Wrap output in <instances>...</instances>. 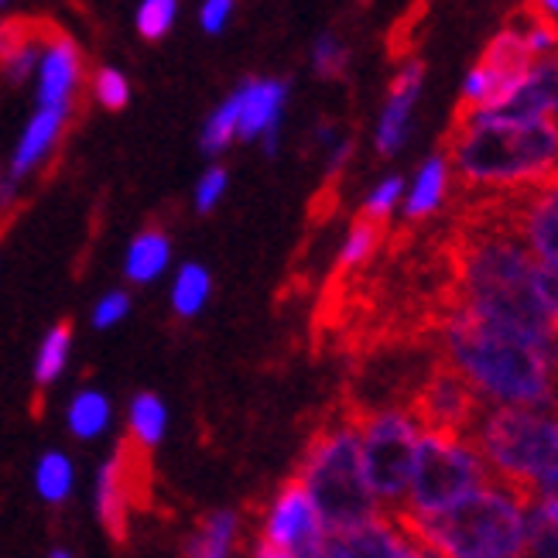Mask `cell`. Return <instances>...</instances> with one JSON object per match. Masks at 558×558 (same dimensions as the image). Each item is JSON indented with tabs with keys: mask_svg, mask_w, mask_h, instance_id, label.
<instances>
[{
	"mask_svg": "<svg viewBox=\"0 0 558 558\" xmlns=\"http://www.w3.org/2000/svg\"><path fill=\"white\" fill-rule=\"evenodd\" d=\"M439 360L487 408H558L551 350L500 323L449 305L439 319Z\"/></svg>",
	"mask_w": 558,
	"mask_h": 558,
	"instance_id": "7a4b0ae2",
	"label": "cell"
},
{
	"mask_svg": "<svg viewBox=\"0 0 558 558\" xmlns=\"http://www.w3.org/2000/svg\"><path fill=\"white\" fill-rule=\"evenodd\" d=\"M500 113H521V117H548L558 120V48L548 56H538L527 69L514 100Z\"/></svg>",
	"mask_w": 558,
	"mask_h": 558,
	"instance_id": "d6986e66",
	"label": "cell"
},
{
	"mask_svg": "<svg viewBox=\"0 0 558 558\" xmlns=\"http://www.w3.org/2000/svg\"><path fill=\"white\" fill-rule=\"evenodd\" d=\"M213 295V275L203 268V264L189 260L172 275V288H168V302H172V312L179 319H196V315L206 308Z\"/></svg>",
	"mask_w": 558,
	"mask_h": 558,
	"instance_id": "603a6c76",
	"label": "cell"
},
{
	"mask_svg": "<svg viewBox=\"0 0 558 558\" xmlns=\"http://www.w3.org/2000/svg\"><path fill=\"white\" fill-rule=\"evenodd\" d=\"M538 4H542L548 14H558V0H538Z\"/></svg>",
	"mask_w": 558,
	"mask_h": 558,
	"instance_id": "7dc6e473",
	"label": "cell"
},
{
	"mask_svg": "<svg viewBox=\"0 0 558 558\" xmlns=\"http://www.w3.org/2000/svg\"><path fill=\"white\" fill-rule=\"evenodd\" d=\"M295 480L312 497L326 531L350 527L384 514L360 463V435H356V411L323 422L312 432L302 449V463Z\"/></svg>",
	"mask_w": 558,
	"mask_h": 558,
	"instance_id": "5b68a950",
	"label": "cell"
},
{
	"mask_svg": "<svg viewBox=\"0 0 558 558\" xmlns=\"http://www.w3.org/2000/svg\"><path fill=\"white\" fill-rule=\"evenodd\" d=\"M470 439L490 480L527 497L558 466V408H483Z\"/></svg>",
	"mask_w": 558,
	"mask_h": 558,
	"instance_id": "8992f818",
	"label": "cell"
},
{
	"mask_svg": "<svg viewBox=\"0 0 558 558\" xmlns=\"http://www.w3.org/2000/svg\"><path fill=\"white\" fill-rule=\"evenodd\" d=\"M538 288H542V302H545V312H548V323H551L555 339H558V275L542 271L538 275Z\"/></svg>",
	"mask_w": 558,
	"mask_h": 558,
	"instance_id": "f35d334b",
	"label": "cell"
},
{
	"mask_svg": "<svg viewBox=\"0 0 558 558\" xmlns=\"http://www.w3.org/2000/svg\"><path fill=\"white\" fill-rule=\"evenodd\" d=\"M168 435V404L151 395L141 391L128 404V446L141 456H151Z\"/></svg>",
	"mask_w": 558,
	"mask_h": 558,
	"instance_id": "44dd1931",
	"label": "cell"
},
{
	"mask_svg": "<svg viewBox=\"0 0 558 558\" xmlns=\"http://www.w3.org/2000/svg\"><path fill=\"white\" fill-rule=\"evenodd\" d=\"M452 189V168L446 161V155H432L422 161V168L411 179V185H404V199H401V213L408 223H425L439 213L449 199Z\"/></svg>",
	"mask_w": 558,
	"mask_h": 558,
	"instance_id": "ac0fdd59",
	"label": "cell"
},
{
	"mask_svg": "<svg viewBox=\"0 0 558 558\" xmlns=\"http://www.w3.org/2000/svg\"><path fill=\"white\" fill-rule=\"evenodd\" d=\"M452 179L507 199L558 179V120L521 113H456L446 141Z\"/></svg>",
	"mask_w": 558,
	"mask_h": 558,
	"instance_id": "3957f363",
	"label": "cell"
},
{
	"mask_svg": "<svg viewBox=\"0 0 558 558\" xmlns=\"http://www.w3.org/2000/svg\"><path fill=\"white\" fill-rule=\"evenodd\" d=\"M69 356H72V326L69 323H59L45 332V339L38 343V353H35V384L41 387H52L65 367H69Z\"/></svg>",
	"mask_w": 558,
	"mask_h": 558,
	"instance_id": "484cf974",
	"label": "cell"
},
{
	"mask_svg": "<svg viewBox=\"0 0 558 558\" xmlns=\"http://www.w3.org/2000/svg\"><path fill=\"white\" fill-rule=\"evenodd\" d=\"M356 435L367 487L380 511L395 518L411 483L422 425L408 411V404H377L356 411Z\"/></svg>",
	"mask_w": 558,
	"mask_h": 558,
	"instance_id": "ba28073f",
	"label": "cell"
},
{
	"mask_svg": "<svg viewBox=\"0 0 558 558\" xmlns=\"http://www.w3.org/2000/svg\"><path fill=\"white\" fill-rule=\"evenodd\" d=\"M404 527L391 514H377L350 527L326 531V542L315 558H395Z\"/></svg>",
	"mask_w": 558,
	"mask_h": 558,
	"instance_id": "9a60e30c",
	"label": "cell"
},
{
	"mask_svg": "<svg viewBox=\"0 0 558 558\" xmlns=\"http://www.w3.org/2000/svg\"><path fill=\"white\" fill-rule=\"evenodd\" d=\"M527 500H558V466L551 473H545L535 487H531Z\"/></svg>",
	"mask_w": 558,
	"mask_h": 558,
	"instance_id": "b9f144b4",
	"label": "cell"
},
{
	"mask_svg": "<svg viewBox=\"0 0 558 558\" xmlns=\"http://www.w3.org/2000/svg\"><path fill=\"white\" fill-rule=\"evenodd\" d=\"M551 367H555V395H558V343L551 350Z\"/></svg>",
	"mask_w": 558,
	"mask_h": 558,
	"instance_id": "bcb514c9",
	"label": "cell"
},
{
	"mask_svg": "<svg viewBox=\"0 0 558 558\" xmlns=\"http://www.w3.org/2000/svg\"><path fill=\"white\" fill-rule=\"evenodd\" d=\"M240 93V120L236 141H264V151H278L281 117L288 104V83L281 80H254L236 89Z\"/></svg>",
	"mask_w": 558,
	"mask_h": 558,
	"instance_id": "4fadbf2b",
	"label": "cell"
},
{
	"mask_svg": "<svg viewBox=\"0 0 558 558\" xmlns=\"http://www.w3.org/2000/svg\"><path fill=\"white\" fill-rule=\"evenodd\" d=\"M401 199H404V179L401 175H387L367 192V199H363V209H360V220L387 227V220H391V216L401 209Z\"/></svg>",
	"mask_w": 558,
	"mask_h": 558,
	"instance_id": "f546056e",
	"label": "cell"
},
{
	"mask_svg": "<svg viewBox=\"0 0 558 558\" xmlns=\"http://www.w3.org/2000/svg\"><path fill=\"white\" fill-rule=\"evenodd\" d=\"M350 155H353V141H332V144H329V165H326L329 179H336L339 172H343L347 161H350Z\"/></svg>",
	"mask_w": 558,
	"mask_h": 558,
	"instance_id": "ab89813d",
	"label": "cell"
},
{
	"mask_svg": "<svg viewBox=\"0 0 558 558\" xmlns=\"http://www.w3.org/2000/svg\"><path fill=\"white\" fill-rule=\"evenodd\" d=\"M404 404L422 425V432H446V435H470L480 411L487 408L473 395V387L456 371H449L442 360L422 374V380L415 384V391H411Z\"/></svg>",
	"mask_w": 558,
	"mask_h": 558,
	"instance_id": "9c48e42d",
	"label": "cell"
},
{
	"mask_svg": "<svg viewBox=\"0 0 558 558\" xmlns=\"http://www.w3.org/2000/svg\"><path fill=\"white\" fill-rule=\"evenodd\" d=\"M144 459L148 456L134 452L128 442H120L117 452L100 466V476H96V490H93L96 518H100V524L117 542L128 538L131 511L137 504V476L148 473L144 470Z\"/></svg>",
	"mask_w": 558,
	"mask_h": 558,
	"instance_id": "7c38bea8",
	"label": "cell"
},
{
	"mask_svg": "<svg viewBox=\"0 0 558 558\" xmlns=\"http://www.w3.org/2000/svg\"><path fill=\"white\" fill-rule=\"evenodd\" d=\"M227 185H230V175H227V168L220 165H213L203 172V179L196 182V192H192V199H196V213H213L216 206L223 203L227 196Z\"/></svg>",
	"mask_w": 558,
	"mask_h": 558,
	"instance_id": "e575fe53",
	"label": "cell"
},
{
	"mask_svg": "<svg viewBox=\"0 0 558 558\" xmlns=\"http://www.w3.org/2000/svg\"><path fill=\"white\" fill-rule=\"evenodd\" d=\"M531 504V558H558V500Z\"/></svg>",
	"mask_w": 558,
	"mask_h": 558,
	"instance_id": "f1b7e54d",
	"label": "cell"
},
{
	"mask_svg": "<svg viewBox=\"0 0 558 558\" xmlns=\"http://www.w3.org/2000/svg\"><path fill=\"white\" fill-rule=\"evenodd\" d=\"M32 38L28 32V21H8V24H0V59H8L17 45H24Z\"/></svg>",
	"mask_w": 558,
	"mask_h": 558,
	"instance_id": "74e56055",
	"label": "cell"
},
{
	"mask_svg": "<svg viewBox=\"0 0 558 558\" xmlns=\"http://www.w3.org/2000/svg\"><path fill=\"white\" fill-rule=\"evenodd\" d=\"M380 240H384V227H377L371 220H356L347 230L343 244H339V254H336L339 271H360V268H367V264L380 251Z\"/></svg>",
	"mask_w": 558,
	"mask_h": 558,
	"instance_id": "4316f807",
	"label": "cell"
},
{
	"mask_svg": "<svg viewBox=\"0 0 558 558\" xmlns=\"http://www.w3.org/2000/svg\"><path fill=\"white\" fill-rule=\"evenodd\" d=\"M35 494L45 500V504H65L72 497V490H76V466H72V459L59 449H48L38 456V463H35Z\"/></svg>",
	"mask_w": 558,
	"mask_h": 558,
	"instance_id": "cb8c5ba5",
	"label": "cell"
},
{
	"mask_svg": "<svg viewBox=\"0 0 558 558\" xmlns=\"http://www.w3.org/2000/svg\"><path fill=\"white\" fill-rule=\"evenodd\" d=\"M247 558H295L291 551H284V548H275V545H268V542H254L251 545V551H247Z\"/></svg>",
	"mask_w": 558,
	"mask_h": 558,
	"instance_id": "ee69618b",
	"label": "cell"
},
{
	"mask_svg": "<svg viewBox=\"0 0 558 558\" xmlns=\"http://www.w3.org/2000/svg\"><path fill=\"white\" fill-rule=\"evenodd\" d=\"M72 110H62V107H38L32 113V120L24 124L14 151H11V161H8V179L21 189V182L35 175L38 168L52 158V151L59 148V141L65 134V124H69Z\"/></svg>",
	"mask_w": 558,
	"mask_h": 558,
	"instance_id": "5bb4252c",
	"label": "cell"
},
{
	"mask_svg": "<svg viewBox=\"0 0 558 558\" xmlns=\"http://www.w3.org/2000/svg\"><path fill=\"white\" fill-rule=\"evenodd\" d=\"M230 11H233V0H206V4H203V14H199L203 32L220 35V32H223V24L230 21Z\"/></svg>",
	"mask_w": 558,
	"mask_h": 558,
	"instance_id": "8d00e7d4",
	"label": "cell"
},
{
	"mask_svg": "<svg viewBox=\"0 0 558 558\" xmlns=\"http://www.w3.org/2000/svg\"><path fill=\"white\" fill-rule=\"evenodd\" d=\"M38 59H41V41L38 38H28L24 45H17L8 59H0V69H4V76L11 83H24L38 69Z\"/></svg>",
	"mask_w": 558,
	"mask_h": 558,
	"instance_id": "d590c367",
	"label": "cell"
},
{
	"mask_svg": "<svg viewBox=\"0 0 558 558\" xmlns=\"http://www.w3.org/2000/svg\"><path fill=\"white\" fill-rule=\"evenodd\" d=\"M240 538V514L236 511H213L196 538L189 542V558H233Z\"/></svg>",
	"mask_w": 558,
	"mask_h": 558,
	"instance_id": "d4e9b609",
	"label": "cell"
},
{
	"mask_svg": "<svg viewBox=\"0 0 558 558\" xmlns=\"http://www.w3.org/2000/svg\"><path fill=\"white\" fill-rule=\"evenodd\" d=\"M175 14H179V0H141V8H137L141 38H148V41L165 38L168 32H172Z\"/></svg>",
	"mask_w": 558,
	"mask_h": 558,
	"instance_id": "4dcf8cb0",
	"label": "cell"
},
{
	"mask_svg": "<svg viewBox=\"0 0 558 558\" xmlns=\"http://www.w3.org/2000/svg\"><path fill=\"white\" fill-rule=\"evenodd\" d=\"M113 422V401L96 391V387H80L65 404V428L72 439L80 442H96L110 432Z\"/></svg>",
	"mask_w": 558,
	"mask_h": 558,
	"instance_id": "7402d4cb",
	"label": "cell"
},
{
	"mask_svg": "<svg viewBox=\"0 0 558 558\" xmlns=\"http://www.w3.org/2000/svg\"><path fill=\"white\" fill-rule=\"evenodd\" d=\"M80 76H83L80 48L65 35H52L41 45V59H38V107L72 110Z\"/></svg>",
	"mask_w": 558,
	"mask_h": 558,
	"instance_id": "e0dca14e",
	"label": "cell"
},
{
	"mask_svg": "<svg viewBox=\"0 0 558 558\" xmlns=\"http://www.w3.org/2000/svg\"><path fill=\"white\" fill-rule=\"evenodd\" d=\"M490 473L470 435L422 432L404 504L395 518H432L487 487Z\"/></svg>",
	"mask_w": 558,
	"mask_h": 558,
	"instance_id": "52a82bcc",
	"label": "cell"
},
{
	"mask_svg": "<svg viewBox=\"0 0 558 558\" xmlns=\"http://www.w3.org/2000/svg\"><path fill=\"white\" fill-rule=\"evenodd\" d=\"M48 558H76V555H72L69 548H52V551H48Z\"/></svg>",
	"mask_w": 558,
	"mask_h": 558,
	"instance_id": "f6af8a7d",
	"label": "cell"
},
{
	"mask_svg": "<svg viewBox=\"0 0 558 558\" xmlns=\"http://www.w3.org/2000/svg\"><path fill=\"white\" fill-rule=\"evenodd\" d=\"M236 120H240V93H230L227 100L216 107L199 134V144L206 155H223L236 141Z\"/></svg>",
	"mask_w": 558,
	"mask_h": 558,
	"instance_id": "83f0119b",
	"label": "cell"
},
{
	"mask_svg": "<svg viewBox=\"0 0 558 558\" xmlns=\"http://www.w3.org/2000/svg\"><path fill=\"white\" fill-rule=\"evenodd\" d=\"M17 199H21V189L4 172H0V223H4L8 216H11V209L17 206Z\"/></svg>",
	"mask_w": 558,
	"mask_h": 558,
	"instance_id": "60d3db41",
	"label": "cell"
},
{
	"mask_svg": "<svg viewBox=\"0 0 558 558\" xmlns=\"http://www.w3.org/2000/svg\"><path fill=\"white\" fill-rule=\"evenodd\" d=\"M168 268H172V240H168L165 230L148 227L128 244L124 278L131 284H155L158 278H165Z\"/></svg>",
	"mask_w": 558,
	"mask_h": 558,
	"instance_id": "ffe728a7",
	"label": "cell"
},
{
	"mask_svg": "<svg viewBox=\"0 0 558 558\" xmlns=\"http://www.w3.org/2000/svg\"><path fill=\"white\" fill-rule=\"evenodd\" d=\"M0 4H4V0H0Z\"/></svg>",
	"mask_w": 558,
	"mask_h": 558,
	"instance_id": "c3c4849f",
	"label": "cell"
},
{
	"mask_svg": "<svg viewBox=\"0 0 558 558\" xmlns=\"http://www.w3.org/2000/svg\"><path fill=\"white\" fill-rule=\"evenodd\" d=\"M257 538L275 548H284L295 558H315L326 542V524L315 511L312 497L305 494L302 483L291 476L288 483L275 490V497L264 504Z\"/></svg>",
	"mask_w": 558,
	"mask_h": 558,
	"instance_id": "30bf717a",
	"label": "cell"
},
{
	"mask_svg": "<svg viewBox=\"0 0 558 558\" xmlns=\"http://www.w3.org/2000/svg\"><path fill=\"white\" fill-rule=\"evenodd\" d=\"M422 76H425L422 62H404V69L391 83V93H387V104L380 110L377 134H374V144L384 158H391L404 148L408 131H411V113H415L418 93H422Z\"/></svg>",
	"mask_w": 558,
	"mask_h": 558,
	"instance_id": "2e32d148",
	"label": "cell"
},
{
	"mask_svg": "<svg viewBox=\"0 0 558 558\" xmlns=\"http://www.w3.org/2000/svg\"><path fill=\"white\" fill-rule=\"evenodd\" d=\"M312 69L319 72L323 80H339L347 72V48L339 45V38L323 35L312 48Z\"/></svg>",
	"mask_w": 558,
	"mask_h": 558,
	"instance_id": "836d02e7",
	"label": "cell"
},
{
	"mask_svg": "<svg viewBox=\"0 0 558 558\" xmlns=\"http://www.w3.org/2000/svg\"><path fill=\"white\" fill-rule=\"evenodd\" d=\"M395 558H435L425 545H418L415 538L408 535L404 531V538H401V545H398V551H395Z\"/></svg>",
	"mask_w": 558,
	"mask_h": 558,
	"instance_id": "7bdbcfd3",
	"label": "cell"
},
{
	"mask_svg": "<svg viewBox=\"0 0 558 558\" xmlns=\"http://www.w3.org/2000/svg\"><path fill=\"white\" fill-rule=\"evenodd\" d=\"M93 96H96V104L107 107V110H124L131 100L128 76L120 69H100L93 80Z\"/></svg>",
	"mask_w": 558,
	"mask_h": 558,
	"instance_id": "1f68e13d",
	"label": "cell"
},
{
	"mask_svg": "<svg viewBox=\"0 0 558 558\" xmlns=\"http://www.w3.org/2000/svg\"><path fill=\"white\" fill-rule=\"evenodd\" d=\"M500 206L538 268L558 275V179L507 196Z\"/></svg>",
	"mask_w": 558,
	"mask_h": 558,
	"instance_id": "8fae6325",
	"label": "cell"
},
{
	"mask_svg": "<svg viewBox=\"0 0 558 558\" xmlns=\"http://www.w3.org/2000/svg\"><path fill=\"white\" fill-rule=\"evenodd\" d=\"M128 315H131V295H128L124 288H113V291H107V295H100V302L93 305L89 323H93V329L107 332V329L124 323Z\"/></svg>",
	"mask_w": 558,
	"mask_h": 558,
	"instance_id": "d6a6232c",
	"label": "cell"
},
{
	"mask_svg": "<svg viewBox=\"0 0 558 558\" xmlns=\"http://www.w3.org/2000/svg\"><path fill=\"white\" fill-rule=\"evenodd\" d=\"M538 275L542 268L504 216L500 199H483L476 220L452 244V305L555 347Z\"/></svg>",
	"mask_w": 558,
	"mask_h": 558,
	"instance_id": "6da1fadb",
	"label": "cell"
},
{
	"mask_svg": "<svg viewBox=\"0 0 558 558\" xmlns=\"http://www.w3.org/2000/svg\"><path fill=\"white\" fill-rule=\"evenodd\" d=\"M398 521L435 558H531V504L494 480L442 514Z\"/></svg>",
	"mask_w": 558,
	"mask_h": 558,
	"instance_id": "277c9868",
	"label": "cell"
}]
</instances>
